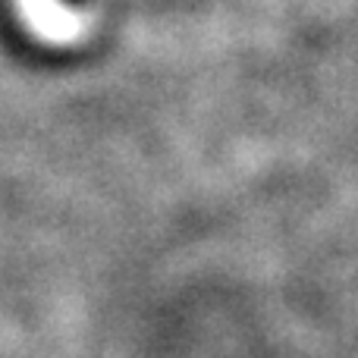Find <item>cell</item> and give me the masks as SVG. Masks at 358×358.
<instances>
[]
</instances>
